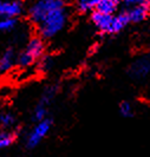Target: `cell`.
Returning a JSON list of instances; mask_svg holds the SVG:
<instances>
[{"mask_svg":"<svg viewBox=\"0 0 150 157\" xmlns=\"http://www.w3.org/2000/svg\"><path fill=\"white\" fill-rule=\"evenodd\" d=\"M66 20H67V14L65 7L59 8L52 12L51 14H48L41 23L37 25L41 38H46V39L53 38L64 29Z\"/></svg>","mask_w":150,"mask_h":157,"instance_id":"cell-1","label":"cell"},{"mask_svg":"<svg viewBox=\"0 0 150 157\" xmlns=\"http://www.w3.org/2000/svg\"><path fill=\"white\" fill-rule=\"evenodd\" d=\"M63 7H65L64 0H36L29 10V17L32 23L38 25L48 14Z\"/></svg>","mask_w":150,"mask_h":157,"instance_id":"cell-2","label":"cell"},{"mask_svg":"<svg viewBox=\"0 0 150 157\" xmlns=\"http://www.w3.org/2000/svg\"><path fill=\"white\" fill-rule=\"evenodd\" d=\"M44 51H45V45H44L43 39L32 38L27 43L24 51L20 55H18L17 64L20 67H29L44 56Z\"/></svg>","mask_w":150,"mask_h":157,"instance_id":"cell-3","label":"cell"},{"mask_svg":"<svg viewBox=\"0 0 150 157\" xmlns=\"http://www.w3.org/2000/svg\"><path fill=\"white\" fill-rule=\"evenodd\" d=\"M52 126H53V122L50 117L36 122L34 126L30 130V132L26 136V141H25L26 148L27 149L37 148L40 143L48 137Z\"/></svg>","mask_w":150,"mask_h":157,"instance_id":"cell-4","label":"cell"},{"mask_svg":"<svg viewBox=\"0 0 150 157\" xmlns=\"http://www.w3.org/2000/svg\"><path fill=\"white\" fill-rule=\"evenodd\" d=\"M57 92H58L57 85H50L44 90L39 102L37 103V105L33 110V121L34 122H38V121L48 117V108L56 98Z\"/></svg>","mask_w":150,"mask_h":157,"instance_id":"cell-5","label":"cell"},{"mask_svg":"<svg viewBox=\"0 0 150 157\" xmlns=\"http://www.w3.org/2000/svg\"><path fill=\"white\" fill-rule=\"evenodd\" d=\"M129 76L133 79H144L150 75V55L136 59L129 67Z\"/></svg>","mask_w":150,"mask_h":157,"instance_id":"cell-6","label":"cell"},{"mask_svg":"<svg viewBox=\"0 0 150 157\" xmlns=\"http://www.w3.org/2000/svg\"><path fill=\"white\" fill-rule=\"evenodd\" d=\"M23 12V5L18 0H0V17L17 18Z\"/></svg>","mask_w":150,"mask_h":157,"instance_id":"cell-7","label":"cell"},{"mask_svg":"<svg viewBox=\"0 0 150 157\" xmlns=\"http://www.w3.org/2000/svg\"><path fill=\"white\" fill-rule=\"evenodd\" d=\"M18 56L16 55L13 48L5 50L0 56V73H6L13 69V66L17 64Z\"/></svg>","mask_w":150,"mask_h":157,"instance_id":"cell-8","label":"cell"},{"mask_svg":"<svg viewBox=\"0 0 150 157\" xmlns=\"http://www.w3.org/2000/svg\"><path fill=\"white\" fill-rule=\"evenodd\" d=\"M112 17H113V14H108V13H104L101 11H95L91 16V19L98 30H101L104 33H109Z\"/></svg>","mask_w":150,"mask_h":157,"instance_id":"cell-9","label":"cell"},{"mask_svg":"<svg viewBox=\"0 0 150 157\" xmlns=\"http://www.w3.org/2000/svg\"><path fill=\"white\" fill-rule=\"evenodd\" d=\"M126 14L131 23H141L149 14V7L145 4L135 5L130 7V10L126 12Z\"/></svg>","mask_w":150,"mask_h":157,"instance_id":"cell-10","label":"cell"},{"mask_svg":"<svg viewBox=\"0 0 150 157\" xmlns=\"http://www.w3.org/2000/svg\"><path fill=\"white\" fill-rule=\"evenodd\" d=\"M130 23L128 14L125 13H119L116 16L112 17V21H111L110 29H109V33L113 34V33H118L121 32L124 27H125L128 24Z\"/></svg>","mask_w":150,"mask_h":157,"instance_id":"cell-11","label":"cell"},{"mask_svg":"<svg viewBox=\"0 0 150 157\" xmlns=\"http://www.w3.org/2000/svg\"><path fill=\"white\" fill-rule=\"evenodd\" d=\"M17 140V132L13 129H4L0 131V150L11 147Z\"/></svg>","mask_w":150,"mask_h":157,"instance_id":"cell-12","label":"cell"},{"mask_svg":"<svg viewBox=\"0 0 150 157\" xmlns=\"http://www.w3.org/2000/svg\"><path fill=\"white\" fill-rule=\"evenodd\" d=\"M118 7V0H101L97 5V11H101L108 14H113Z\"/></svg>","mask_w":150,"mask_h":157,"instance_id":"cell-13","label":"cell"},{"mask_svg":"<svg viewBox=\"0 0 150 157\" xmlns=\"http://www.w3.org/2000/svg\"><path fill=\"white\" fill-rule=\"evenodd\" d=\"M17 124L16 116L10 112V111H4L0 113V126L2 129H13Z\"/></svg>","mask_w":150,"mask_h":157,"instance_id":"cell-14","label":"cell"},{"mask_svg":"<svg viewBox=\"0 0 150 157\" xmlns=\"http://www.w3.org/2000/svg\"><path fill=\"white\" fill-rule=\"evenodd\" d=\"M118 113L121 117L123 118H133L135 115L134 105L128 101H123L119 103L118 105Z\"/></svg>","mask_w":150,"mask_h":157,"instance_id":"cell-15","label":"cell"},{"mask_svg":"<svg viewBox=\"0 0 150 157\" xmlns=\"http://www.w3.org/2000/svg\"><path fill=\"white\" fill-rule=\"evenodd\" d=\"M17 26L16 18H1L0 17V32H10Z\"/></svg>","mask_w":150,"mask_h":157,"instance_id":"cell-16","label":"cell"},{"mask_svg":"<svg viewBox=\"0 0 150 157\" xmlns=\"http://www.w3.org/2000/svg\"><path fill=\"white\" fill-rule=\"evenodd\" d=\"M101 0H77V7L82 12H89L94 7H97Z\"/></svg>","mask_w":150,"mask_h":157,"instance_id":"cell-17","label":"cell"},{"mask_svg":"<svg viewBox=\"0 0 150 157\" xmlns=\"http://www.w3.org/2000/svg\"><path fill=\"white\" fill-rule=\"evenodd\" d=\"M53 65V60L48 56H43L39 59V69L41 71H48Z\"/></svg>","mask_w":150,"mask_h":157,"instance_id":"cell-18","label":"cell"},{"mask_svg":"<svg viewBox=\"0 0 150 157\" xmlns=\"http://www.w3.org/2000/svg\"><path fill=\"white\" fill-rule=\"evenodd\" d=\"M125 4L130 5V6H135V5H140V4H144L145 0H123Z\"/></svg>","mask_w":150,"mask_h":157,"instance_id":"cell-19","label":"cell"},{"mask_svg":"<svg viewBox=\"0 0 150 157\" xmlns=\"http://www.w3.org/2000/svg\"><path fill=\"white\" fill-rule=\"evenodd\" d=\"M145 2H147V5H148V6H150V0H145Z\"/></svg>","mask_w":150,"mask_h":157,"instance_id":"cell-20","label":"cell"}]
</instances>
